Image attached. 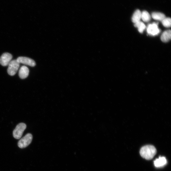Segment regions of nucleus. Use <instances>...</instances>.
Instances as JSON below:
<instances>
[{
  "instance_id": "obj_3",
  "label": "nucleus",
  "mask_w": 171,
  "mask_h": 171,
  "mask_svg": "<svg viewBox=\"0 0 171 171\" xmlns=\"http://www.w3.org/2000/svg\"><path fill=\"white\" fill-rule=\"evenodd\" d=\"M32 135L28 133L20 139L18 143V147L21 148H23L28 147L32 142L33 140Z\"/></svg>"
},
{
  "instance_id": "obj_7",
  "label": "nucleus",
  "mask_w": 171,
  "mask_h": 171,
  "mask_svg": "<svg viewBox=\"0 0 171 171\" xmlns=\"http://www.w3.org/2000/svg\"><path fill=\"white\" fill-rule=\"evenodd\" d=\"M17 60L19 64H22L31 67H34L36 65L35 62L34 60L27 57H19Z\"/></svg>"
},
{
  "instance_id": "obj_9",
  "label": "nucleus",
  "mask_w": 171,
  "mask_h": 171,
  "mask_svg": "<svg viewBox=\"0 0 171 171\" xmlns=\"http://www.w3.org/2000/svg\"><path fill=\"white\" fill-rule=\"evenodd\" d=\"M167 163V160L164 157H160L156 159L154 162L155 167H160L164 166Z\"/></svg>"
},
{
  "instance_id": "obj_13",
  "label": "nucleus",
  "mask_w": 171,
  "mask_h": 171,
  "mask_svg": "<svg viewBox=\"0 0 171 171\" xmlns=\"http://www.w3.org/2000/svg\"><path fill=\"white\" fill-rule=\"evenodd\" d=\"M134 26L138 28L139 32L141 33H143L146 28V26L141 21L134 24Z\"/></svg>"
},
{
  "instance_id": "obj_8",
  "label": "nucleus",
  "mask_w": 171,
  "mask_h": 171,
  "mask_svg": "<svg viewBox=\"0 0 171 171\" xmlns=\"http://www.w3.org/2000/svg\"><path fill=\"white\" fill-rule=\"evenodd\" d=\"M29 73V70L27 67L23 66L21 67L19 71V76L21 79L26 78Z\"/></svg>"
},
{
  "instance_id": "obj_5",
  "label": "nucleus",
  "mask_w": 171,
  "mask_h": 171,
  "mask_svg": "<svg viewBox=\"0 0 171 171\" xmlns=\"http://www.w3.org/2000/svg\"><path fill=\"white\" fill-rule=\"evenodd\" d=\"M147 32L149 35L154 36L158 35L160 32V30L158 28V24L153 23L148 25Z\"/></svg>"
},
{
  "instance_id": "obj_10",
  "label": "nucleus",
  "mask_w": 171,
  "mask_h": 171,
  "mask_svg": "<svg viewBox=\"0 0 171 171\" xmlns=\"http://www.w3.org/2000/svg\"><path fill=\"white\" fill-rule=\"evenodd\" d=\"M171 32L170 30H168L164 31L162 34L161 39L164 42H167L171 39Z\"/></svg>"
},
{
  "instance_id": "obj_6",
  "label": "nucleus",
  "mask_w": 171,
  "mask_h": 171,
  "mask_svg": "<svg viewBox=\"0 0 171 171\" xmlns=\"http://www.w3.org/2000/svg\"><path fill=\"white\" fill-rule=\"evenodd\" d=\"M12 58L13 56L11 54L5 53L0 58V64L3 66H7L12 61Z\"/></svg>"
},
{
  "instance_id": "obj_12",
  "label": "nucleus",
  "mask_w": 171,
  "mask_h": 171,
  "mask_svg": "<svg viewBox=\"0 0 171 171\" xmlns=\"http://www.w3.org/2000/svg\"><path fill=\"white\" fill-rule=\"evenodd\" d=\"M152 18L157 20L162 21L165 17V15L163 13L158 12H154L152 15Z\"/></svg>"
},
{
  "instance_id": "obj_14",
  "label": "nucleus",
  "mask_w": 171,
  "mask_h": 171,
  "mask_svg": "<svg viewBox=\"0 0 171 171\" xmlns=\"http://www.w3.org/2000/svg\"><path fill=\"white\" fill-rule=\"evenodd\" d=\"M151 19V16L147 11H144L141 13V19L144 22H148Z\"/></svg>"
},
{
  "instance_id": "obj_2",
  "label": "nucleus",
  "mask_w": 171,
  "mask_h": 171,
  "mask_svg": "<svg viewBox=\"0 0 171 171\" xmlns=\"http://www.w3.org/2000/svg\"><path fill=\"white\" fill-rule=\"evenodd\" d=\"M26 128L27 125L24 123H20L18 124L13 131V137L16 139H20L22 136Z\"/></svg>"
},
{
  "instance_id": "obj_4",
  "label": "nucleus",
  "mask_w": 171,
  "mask_h": 171,
  "mask_svg": "<svg viewBox=\"0 0 171 171\" xmlns=\"http://www.w3.org/2000/svg\"><path fill=\"white\" fill-rule=\"evenodd\" d=\"M7 69L8 74L13 76L17 73L20 66V64L17 60H12L8 64Z\"/></svg>"
},
{
  "instance_id": "obj_15",
  "label": "nucleus",
  "mask_w": 171,
  "mask_h": 171,
  "mask_svg": "<svg viewBox=\"0 0 171 171\" xmlns=\"http://www.w3.org/2000/svg\"><path fill=\"white\" fill-rule=\"evenodd\" d=\"M164 26L165 27L169 28L171 27V19L169 18H165L162 21Z\"/></svg>"
},
{
  "instance_id": "obj_11",
  "label": "nucleus",
  "mask_w": 171,
  "mask_h": 171,
  "mask_svg": "<svg viewBox=\"0 0 171 171\" xmlns=\"http://www.w3.org/2000/svg\"><path fill=\"white\" fill-rule=\"evenodd\" d=\"M141 19V12L139 10L135 12L132 18V21L134 24L140 21Z\"/></svg>"
},
{
  "instance_id": "obj_1",
  "label": "nucleus",
  "mask_w": 171,
  "mask_h": 171,
  "mask_svg": "<svg viewBox=\"0 0 171 171\" xmlns=\"http://www.w3.org/2000/svg\"><path fill=\"white\" fill-rule=\"evenodd\" d=\"M157 153V150L152 145H147L141 149L140 154L143 158L147 160L152 159Z\"/></svg>"
}]
</instances>
